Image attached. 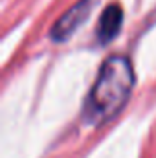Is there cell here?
Returning <instances> with one entry per match:
<instances>
[{
	"label": "cell",
	"mask_w": 156,
	"mask_h": 158,
	"mask_svg": "<svg viewBox=\"0 0 156 158\" xmlns=\"http://www.w3.org/2000/svg\"><path fill=\"white\" fill-rule=\"evenodd\" d=\"M134 86V70L125 55L109 57L99 68L97 79L86 99V118L105 123L125 107Z\"/></svg>",
	"instance_id": "cell-1"
},
{
	"label": "cell",
	"mask_w": 156,
	"mask_h": 158,
	"mask_svg": "<svg viewBox=\"0 0 156 158\" xmlns=\"http://www.w3.org/2000/svg\"><path fill=\"white\" fill-rule=\"evenodd\" d=\"M94 7V0H81L77 2L72 9H68L51 28V39L55 40H64L68 39L79 26L84 22V19L90 15Z\"/></svg>",
	"instance_id": "cell-2"
},
{
	"label": "cell",
	"mask_w": 156,
	"mask_h": 158,
	"mask_svg": "<svg viewBox=\"0 0 156 158\" xmlns=\"http://www.w3.org/2000/svg\"><path fill=\"white\" fill-rule=\"evenodd\" d=\"M121 24H123V9L119 4H110L107 6V9L101 13L99 17V22H97V28H96V33H97V39L101 42H110V40L116 37L121 30Z\"/></svg>",
	"instance_id": "cell-3"
}]
</instances>
